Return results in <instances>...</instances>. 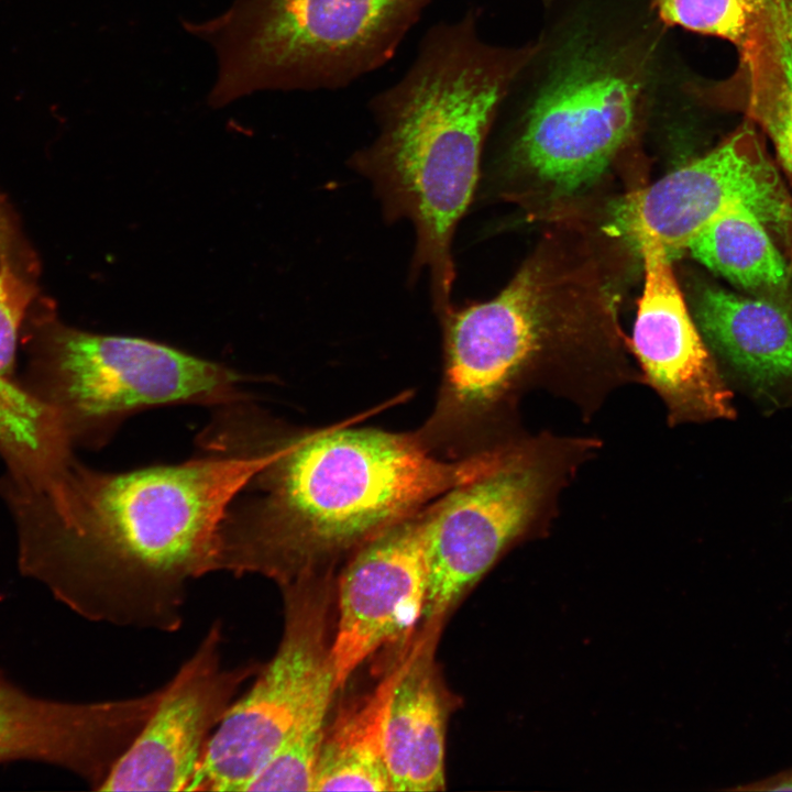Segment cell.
<instances>
[{
	"instance_id": "obj_1",
	"label": "cell",
	"mask_w": 792,
	"mask_h": 792,
	"mask_svg": "<svg viewBox=\"0 0 792 792\" xmlns=\"http://www.w3.org/2000/svg\"><path fill=\"white\" fill-rule=\"evenodd\" d=\"M261 462L205 452L111 473L73 458L42 484L1 479L19 569L86 619L174 632L193 581L215 572L229 505Z\"/></svg>"
},
{
	"instance_id": "obj_2",
	"label": "cell",
	"mask_w": 792,
	"mask_h": 792,
	"mask_svg": "<svg viewBox=\"0 0 792 792\" xmlns=\"http://www.w3.org/2000/svg\"><path fill=\"white\" fill-rule=\"evenodd\" d=\"M212 414L197 438L204 451L262 459L221 520L215 572L278 585L331 571L392 525L499 466L513 449L447 459L417 432L295 429L251 398Z\"/></svg>"
},
{
	"instance_id": "obj_3",
	"label": "cell",
	"mask_w": 792,
	"mask_h": 792,
	"mask_svg": "<svg viewBox=\"0 0 792 792\" xmlns=\"http://www.w3.org/2000/svg\"><path fill=\"white\" fill-rule=\"evenodd\" d=\"M522 61L521 53L485 43L469 12L431 26L405 74L370 101L376 135L351 166L371 183L386 220L411 223L410 275L428 274L437 315L452 304L454 233Z\"/></svg>"
},
{
	"instance_id": "obj_4",
	"label": "cell",
	"mask_w": 792,
	"mask_h": 792,
	"mask_svg": "<svg viewBox=\"0 0 792 792\" xmlns=\"http://www.w3.org/2000/svg\"><path fill=\"white\" fill-rule=\"evenodd\" d=\"M433 0H235L185 21L208 44L212 107L266 91L344 88L381 68Z\"/></svg>"
},
{
	"instance_id": "obj_5",
	"label": "cell",
	"mask_w": 792,
	"mask_h": 792,
	"mask_svg": "<svg viewBox=\"0 0 792 792\" xmlns=\"http://www.w3.org/2000/svg\"><path fill=\"white\" fill-rule=\"evenodd\" d=\"M245 376L221 363L144 338L52 323L26 373L25 389L74 446L99 448L139 411L170 405L218 407L251 398Z\"/></svg>"
},
{
	"instance_id": "obj_6",
	"label": "cell",
	"mask_w": 792,
	"mask_h": 792,
	"mask_svg": "<svg viewBox=\"0 0 792 792\" xmlns=\"http://www.w3.org/2000/svg\"><path fill=\"white\" fill-rule=\"evenodd\" d=\"M540 290L536 270L526 266L493 298L451 304L438 316L442 382L432 414L416 431L429 451L447 459L476 452L477 439L540 350Z\"/></svg>"
},
{
	"instance_id": "obj_7",
	"label": "cell",
	"mask_w": 792,
	"mask_h": 792,
	"mask_svg": "<svg viewBox=\"0 0 792 792\" xmlns=\"http://www.w3.org/2000/svg\"><path fill=\"white\" fill-rule=\"evenodd\" d=\"M329 575L306 574L279 585L284 630L278 648L210 736L187 791H246L284 743L316 682L332 666Z\"/></svg>"
},
{
	"instance_id": "obj_8",
	"label": "cell",
	"mask_w": 792,
	"mask_h": 792,
	"mask_svg": "<svg viewBox=\"0 0 792 792\" xmlns=\"http://www.w3.org/2000/svg\"><path fill=\"white\" fill-rule=\"evenodd\" d=\"M640 79L602 48L570 52L529 105L512 163L564 193L590 185L631 133L644 92Z\"/></svg>"
},
{
	"instance_id": "obj_9",
	"label": "cell",
	"mask_w": 792,
	"mask_h": 792,
	"mask_svg": "<svg viewBox=\"0 0 792 792\" xmlns=\"http://www.w3.org/2000/svg\"><path fill=\"white\" fill-rule=\"evenodd\" d=\"M554 479V468L536 448L515 446L499 466L426 506V624H440L527 532Z\"/></svg>"
},
{
	"instance_id": "obj_10",
	"label": "cell",
	"mask_w": 792,
	"mask_h": 792,
	"mask_svg": "<svg viewBox=\"0 0 792 792\" xmlns=\"http://www.w3.org/2000/svg\"><path fill=\"white\" fill-rule=\"evenodd\" d=\"M751 210L792 251V196L752 124L741 125L706 155L626 196L613 229L636 249L659 243L672 258L719 216Z\"/></svg>"
},
{
	"instance_id": "obj_11",
	"label": "cell",
	"mask_w": 792,
	"mask_h": 792,
	"mask_svg": "<svg viewBox=\"0 0 792 792\" xmlns=\"http://www.w3.org/2000/svg\"><path fill=\"white\" fill-rule=\"evenodd\" d=\"M222 645L217 620L162 686L155 710L99 791H187L212 730L263 664L252 660L223 668Z\"/></svg>"
},
{
	"instance_id": "obj_12",
	"label": "cell",
	"mask_w": 792,
	"mask_h": 792,
	"mask_svg": "<svg viewBox=\"0 0 792 792\" xmlns=\"http://www.w3.org/2000/svg\"><path fill=\"white\" fill-rule=\"evenodd\" d=\"M426 506L358 549L338 579L330 649L338 690L370 656L405 639L424 617Z\"/></svg>"
},
{
	"instance_id": "obj_13",
	"label": "cell",
	"mask_w": 792,
	"mask_h": 792,
	"mask_svg": "<svg viewBox=\"0 0 792 792\" xmlns=\"http://www.w3.org/2000/svg\"><path fill=\"white\" fill-rule=\"evenodd\" d=\"M157 703V694L73 703L37 697L0 672V763L63 768L100 790Z\"/></svg>"
},
{
	"instance_id": "obj_14",
	"label": "cell",
	"mask_w": 792,
	"mask_h": 792,
	"mask_svg": "<svg viewBox=\"0 0 792 792\" xmlns=\"http://www.w3.org/2000/svg\"><path fill=\"white\" fill-rule=\"evenodd\" d=\"M637 250L644 257L645 286L632 345L646 380L668 407L670 422L732 417V394L689 314L671 258L654 241Z\"/></svg>"
},
{
	"instance_id": "obj_15",
	"label": "cell",
	"mask_w": 792,
	"mask_h": 792,
	"mask_svg": "<svg viewBox=\"0 0 792 792\" xmlns=\"http://www.w3.org/2000/svg\"><path fill=\"white\" fill-rule=\"evenodd\" d=\"M439 624L427 625L387 716L385 760L392 792L444 790L446 712L432 651Z\"/></svg>"
},
{
	"instance_id": "obj_16",
	"label": "cell",
	"mask_w": 792,
	"mask_h": 792,
	"mask_svg": "<svg viewBox=\"0 0 792 792\" xmlns=\"http://www.w3.org/2000/svg\"><path fill=\"white\" fill-rule=\"evenodd\" d=\"M700 329L712 345L756 388L792 380V319L780 306L718 288L695 301Z\"/></svg>"
},
{
	"instance_id": "obj_17",
	"label": "cell",
	"mask_w": 792,
	"mask_h": 792,
	"mask_svg": "<svg viewBox=\"0 0 792 792\" xmlns=\"http://www.w3.org/2000/svg\"><path fill=\"white\" fill-rule=\"evenodd\" d=\"M418 640L367 694L342 708L327 727L314 791H389L385 729L396 688Z\"/></svg>"
},
{
	"instance_id": "obj_18",
	"label": "cell",
	"mask_w": 792,
	"mask_h": 792,
	"mask_svg": "<svg viewBox=\"0 0 792 792\" xmlns=\"http://www.w3.org/2000/svg\"><path fill=\"white\" fill-rule=\"evenodd\" d=\"M767 227L749 209L726 212L703 228L688 250L702 264L744 288H773L789 270Z\"/></svg>"
},
{
	"instance_id": "obj_19",
	"label": "cell",
	"mask_w": 792,
	"mask_h": 792,
	"mask_svg": "<svg viewBox=\"0 0 792 792\" xmlns=\"http://www.w3.org/2000/svg\"><path fill=\"white\" fill-rule=\"evenodd\" d=\"M333 667L316 682L284 743L246 791H314L327 717L337 691Z\"/></svg>"
},
{
	"instance_id": "obj_20",
	"label": "cell",
	"mask_w": 792,
	"mask_h": 792,
	"mask_svg": "<svg viewBox=\"0 0 792 792\" xmlns=\"http://www.w3.org/2000/svg\"><path fill=\"white\" fill-rule=\"evenodd\" d=\"M739 53L741 62L759 68L792 106V0H765Z\"/></svg>"
},
{
	"instance_id": "obj_21",
	"label": "cell",
	"mask_w": 792,
	"mask_h": 792,
	"mask_svg": "<svg viewBox=\"0 0 792 792\" xmlns=\"http://www.w3.org/2000/svg\"><path fill=\"white\" fill-rule=\"evenodd\" d=\"M765 0H654L660 18L670 25L744 44Z\"/></svg>"
},
{
	"instance_id": "obj_22",
	"label": "cell",
	"mask_w": 792,
	"mask_h": 792,
	"mask_svg": "<svg viewBox=\"0 0 792 792\" xmlns=\"http://www.w3.org/2000/svg\"><path fill=\"white\" fill-rule=\"evenodd\" d=\"M35 294L34 287L7 261L0 265V418L24 395L14 376L19 329Z\"/></svg>"
},
{
	"instance_id": "obj_23",
	"label": "cell",
	"mask_w": 792,
	"mask_h": 792,
	"mask_svg": "<svg viewBox=\"0 0 792 792\" xmlns=\"http://www.w3.org/2000/svg\"><path fill=\"white\" fill-rule=\"evenodd\" d=\"M741 69L748 117L770 139L782 167L792 178V106L759 68L741 62Z\"/></svg>"
},
{
	"instance_id": "obj_24",
	"label": "cell",
	"mask_w": 792,
	"mask_h": 792,
	"mask_svg": "<svg viewBox=\"0 0 792 792\" xmlns=\"http://www.w3.org/2000/svg\"><path fill=\"white\" fill-rule=\"evenodd\" d=\"M738 789L749 791H792V769Z\"/></svg>"
}]
</instances>
